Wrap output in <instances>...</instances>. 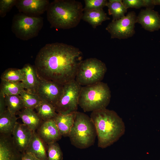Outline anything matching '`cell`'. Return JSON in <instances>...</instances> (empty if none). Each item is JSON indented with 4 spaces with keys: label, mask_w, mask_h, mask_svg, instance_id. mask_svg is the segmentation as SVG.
I'll list each match as a JSON object with an SVG mask.
<instances>
[{
    "label": "cell",
    "mask_w": 160,
    "mask_h": 160,
    "mask_svg": "<svg viewBox=\"0 0 160 160\" xmlns=\"http://www.w3.org/2000/svg\"><path fill=\"white\" fill-rule=\"evenodd\" d=\"M50 3L48 0H17L15 6L19 12L38 16L47 11Z\"/></svg>",
    "instance_id": "obj_11"
},
{
    "label": "cell",
    "mask_w": 160,
    "mask_h": 160,
    "mask_svg": "<svg viewBox=\"0 0 160 160\" xmlns=\"http://www.w3.org/2000/svg\"><path fill=\"white\" fill-rule=\"evenodd\" d=\"M48 144L34 132L25 152L30 153L40 160H47Z\"/></svg>",
    "instance_id": "obj_17"
},
{
    "label": "cell",
    "mask_w": 160,
    "mask_h": 160,
    "mask_svg": "<svg viewBox=\"0 0 160 160\" xmlns=\"http://www.w3.org/2000/svg\"><path fill=\"white\" fill-rule=\"evenodd\" d=\"M85 6L84 11L103 9L106 6L108 2L106 0H85Z\"/></svg>",
    "instance_id": "obj_29"
},
{
    "label": "cell",
    "mask_w": 160,
    "mask_h": 160,
    "mask_svg": "<svg viewBox=\"0 0 160 160\" xmlns=\"http://www.w3.org/2000/svg\"><path fill=\"white\" fill-rule=\"evenodd\" d=\"M105 64L95 58L82 60L78 67L75 80L81 86L101 81L107 71Z\"/></svg>",
    "instance_id": "obj_7"
},
{
    "label": "cell",
    "mask_w": 160,
    "mask_h": 160,
    "mask_svg": "<svg viewBox=\"0 0 160 160\" xmlns=\"http://www.w3.org/2000/svg\"><path fill=\"white\" fill-rule=\"evenodd\" d=\"M16 115L11 113L7 109L0 113V134L12 135L17 122Z\"/></svg>",
    "instance_id": "obj_20"
},
{
    "label": "cell",
    "mask_w": 160,
    "mask_h": 160,
    "mask_svg": "<svg viewBox=\"0 0 160 160\" xmlns=\"http://www.w3.org/2000/svg\"><path fill=\"white\" fill-rule=\"evenodd\" d=\"M82 59L79 48L56 42L47 44L40 50L34 66L39 78L64 85L75 79Z\"/></svg>",
    "instance_id": "obj_1"
},
{
    "label": "cell",
    "mask_w": 160,
    "mask_h": 160,
    "mask_svg": "<svg viewBox=\"0 0 160 160\" xmlns=\"http://www.w3.org/2000/svg\"><path fill=\"white\" fill-rule=\"evenodd\" d=\"M5 99L7 109L13 114L16 115L19 111L24 108L20 95H5Z\"/></svg>",
    "instance_id": "obj_25"
},
{
    "label": "cell",
    "mask_w": 160,
    "mask_h": 160,
    "mask_svg": "<svg viewBox=\"0 0 160 160\" xmlns=\"http://www.w3.org/2000/svg\"><path fill=\"white\" fill-rule=\"evenodd\" d=\"M108 7V13L111 15L114 21L121 19L125 16L127 9L125 7L121 0H109L106 6Z\"/></svg>",
    "instance_id": "obj_22"
},
{
    "label": "cell",
    "mask_w": 160,
    "mask_h": 160,
    "mask_svg": "<svg viewBox=\"0 0 160 160\" xmlns=\"http://www.w3.org/2000/svg\"><path fill=\"white\" fill-rule=\"evenodd\" d=\"M20 95L25 108L34 110L42 100L37 95L31 93L25 89Z\"/></svg>",
    "instance_id": "obj_27"
},
{
    "label": "cell",
    "mask_w": 160,
    "mask_h": 160,
    "mask_svg": "<svg viewBox=\"0 0 160 160\" xmlns=\"http://www.w3.org/2000/svg\"><path fill=\"white\" fill-rule=\"evenodd\" d=\"M43 18L19 12L13 18L11 30L18 38L27 41L37 36L43 25Z\"/></svg>",
    "instance_id": "obj_6"
},
{
    "label": "cell",
    "mask_w": 160,
    "mask_h": 160,
    "mask_svg": "<svg viewBox=\"0 0 160 160\" xmlns=\"http://www.w3.org/2000/svg\"><path fill=\"white\" fill-rule=\"evenodd\" d=\"M22 154L15 145L12 135L0 134V160H22Z\"/></svg>",
    "instance_id": "obj_13"
},
{
    "label": "cell",
    "mask_w": 160,
    "mask_h": 160,
    "mask_svg": "<svg viewBox=\"0 0 160 160\" xmlns=\"http://www.w3.org/2000/svg\"><path fill=\"white\" fill-rule=\"evenodd\" d=\"M144 3V7L147 9H153L155 6L153 2V0H143Z\"/></svg>",
    "instance_id": "obj_34"
},
{
    "label": "cell",
    "mask_w": 160,
    "mask_h": 160,
    "mask_svg": "<svg viewBox=\"0 0 160 160\" xmlns=\"http://www.w3.org/2000/svg\"><path fill=\"white\" fill-rule=\"evenodd\" d=\"M36 132L48 145L56 142L62 137L53 119L43 121Z\"/></svg>",
    "instance_id": "obj_14"
},
{
    "label": "cell",
    "mask_w": 160,
    "mask_h": 160,
    "mask_svg": "<svg viewBox=\"0 0 160 160\" xmlns=\"http://www.w3.org/2000/svg\"><path fill=\"white\" fill-rule=\"evenodd\" d=\"M137 23L147 31L150 32L158 31L160 29V15L153 9H143L137 16Z\"/></svg>",
    "instance_id": "obj_15"
},
{
    "label": "cell",
    "mask_w": 160,
    "mask_h": 160,
    "mask_svg": "<svg viewBox=\"0 0 160 160\" xmlns=\"http://www.w3.org/2000/svg\"><path fill=\"white\" fill-rule=\"evenodd\" d=\"M16 115L21 118L23 124L33 132L36 131L43 121L37 113L31 109L24 108Z\"/></svg>",
    "instance_id": "obj_18"
},
{
    "label": "cell",
    "mask_w": 160,
    "mask_h": 160,
    "mask_svg": "<svg viewBox=\"0 0 160 160\" xmlns=\"http://www.w3.org/2000/svg\"><path fill=\"white\" fill-rule=\"evenodd\" d=\"M90 117L95 127L99 148H104L111 145L125 133L124 123L114 111L106 108L94 111Z\"/></svg>",
    "instance_id": "obj_2"
},
{
    "label": "cell",
    "mask_w": 160,
    "mask_h": 160,
    "mask_svg": "<svg viewBox=\"0 0 160 160\" xmlns=\"http://www.w3.org/2000/svg\"><path fill=\"white\" fill-rule=\"evenodd\" d=\"M21 69L24 73V79L22 83L25 90L37 95L39 80L34 65L27 63Z\"/></svg>",
    "instance_id": "obj_16"
},
{
    "label": "cell",
    "mask_w": 160,
    "mask_h": 160,
    "mask_svg": "<svg viewBox=\"0 0 160 160\" xmlns=\"http://www.w3.org/2000/svg\"><path fill=\"white\" fill-rule=\"evenodd\" d=\"M33 132L24 124L17 123L12 137L15 145L22 153L25 152Z\"/></svg>",
    "instance_id": "obj_12"
},
{
    "label": "cell",
    "mask_w": 160,
    "mask_h": 160,
    "mask_svg": "<svg viewBox=\"0 0 160 160\" xmlns=\"http://www.w3.org/2000/svg\"><path fill=\"white\" fill-rule=\"evenodd\" d=\"M97 134L90 117L77 111L68 137L71 144L77 148L85 149L93 145Z\"/></svg>",
    "instance_id": "obj_5"
},
{
    "label": "cell",
    "mask_w": 160,
    "mask_h": 160,
    "mask_svg": "<svg viewBox=\"0 0 160 160\" xmlns=\"http://www.w3.org/2000/svg\"><path fill=\"white\" fill-rule=\"evenodd\" d=\"M154 5H160V0H153Z\"/></svg>",
    "instance_id": "obj_35"
},
{
    "label": "cell",
    "mask_w": 160,
    "mask_h": 160,
    "mask_svg": "<svg viewBox=\"0 0 160 160\" xmlns=\"http://www.w3.org/2000/svg\"><path fill=\"white\" fill-rule=\"evenodd\" d=\"M24 73L22 69L9 68L6 70L1 76V80L11 82H22Z\"/></svg>",
    "instance_id": "obj_26"
},
{
    "label": "cell",
    "mask_w": 160,
    "mask_h": 160,
    "mask_svg": "<svg viewBox=\"0 0 160 160\" xmlns=\"http://www.w3.org/2000/svg\"><path fill=\"white\" fill-rule=\"evenodd\" d=\"M17 0H0V16L5 17L7 14L15 6Z\"/></svg>",
    "instance_id": "obj_30"
},
{
    "label": "cell",
    "mask_w": 160,
    "mask_h": 160,
    "mask_svg": "<svg viewBox=\"0 0 160 160\" xmlns=\"http://www.w3.org/2000/svg\"><path fill=\"white\" fill-rule=\"evenodd\" d=\"M82 19L89 24L93 28H95L110 18L102 9L84 11Z\"/></svg>",
    "instance_id": "obj_21"
},
{
    "label": "cell",
    "mask_w": 160,
    "mask_h": 160,
    "mask_svg": "<svg viewBox=\"0 0 160 160\" xmlns=\"http://www.w3.org/2000/svg\"><path fill=\"white\" fill-rule=\"evenodd\" d=\"M47 160H63V153L59 144L57 142L48 145Z\"/></svg>",
    "instance_id": "obj_28"
},
{
    "label": "cell",
    "mask_w": 160,
    "mask_h": 160,
    "mask_svg": "<svg viewBox=\"0 0 160 160\" xmlns=\"http://www.w3.org/2000/svg\"><path fill=\"white\" fill-rule=\"evenodd\" d=\"M84 8L75 0H55L49 4L47 18L51 27L68 29L76 27L82 19Z\"/></svg>",
    "instance_id": "obj_3"
},
{
    "label": "cell",
    "mask_w": 160,
    "mask_h": 160,
    "mask_svg": "<svg viewBox=\"0 0 160 160\" xmlns=\"http://www.w3.org/2000/svg\"><path fill=\"white\" fill-rule=\"evenodd\" d=\"M25 89L22 82H11L1 80L0 92L5 95H20Z\"/></svg>",
    "instance_id": "obj_24"
},
{
    "label": "cell",
    "mask_w": 160,
    "mask_h": 160,
    "mask_svg": "<svg viewBox=\"0 0 160 160\" xmlns=\"http://www.w3.org/2000/svg\"><path fill=\"white\" fill-rule=\"evenodd\" d=\"M76 112L57 113L53 118L62 136H68L74 123Z\"/></svg>",
    "instance_id": "obj_19"
},
{
    "label": "cell",
    "mask_w": 160,
    "mask_h": 160,
    "mask_svg": "<svg viewBox=\"0 0 160 160\" xmlns=\"http://www.w3.org/2000/svg\"><path fill=\"white\" fill-rule=\"evenodd\" d=\"M122 2L127 9L129 8L139 9L144 7L143 0H123Z\"/></svg>",
    "instance_id": "obj_31"
},
{
    "label": "cell",
    "mask_w": 160,
    "mask_h": 160,
    "mask_svg": "<svg viewBox=\"0 0 160 160\" xmlns=\"http://www.w3.org/2000/svg\"><path fill=\"white\" fill-rule=\"evenodd\" d=\"M81 87L75 79L63 86L61 94L55 106L57 113H70L77 111Z\"/></svg>",
    "instance_id": "obj_8"
},
{
    "label": "cell",
    "mask_w": 160,
    "mask_h": 160,
    "mask_svg": "<svg viewBox=\"0 0 160 160\" xmlns=\"http://www.w3.org/2000/svg\"><path fill=\"white\" fill-rule=\"evenodd\" d=\"M137 17L134 11L129 12L124 17L110 22L106 30L110 33L112 39H121L132 37L135 33Z\"/></svg>",
    "instance_id": "obj_9"
},
{
    "label": "cell",
    "mask_w": 160,
    "mask_h": 160,
    "mask_svg": "<svg viewBox=\"0 0 160 160\" xmlns=\"http://www.w3.org/2000/svg\"><path fill=\"white\" fill-rule=\"evenodd\" d=\"M22 160H40L31 153L25 152L22 154Z\"/></svg>",
    "instance_id": "obj_33"
},
{
    "label": "cell",
    "mask_w": 160,
    "mask_h": 160,
    "mask_svg": "<svg viewBox=\"0 0 160 160\" xmlns=\"http://www.w3.org/2000/svg\"><path fill=\"white\" fill-rule=\"evenodd\" d=\"M111 97L109 87L103 82L82 86L79 105L85 112L106 108L110 102Z\"/></svg>",
    "instance_id": "obj_4"
},
{
    "label": "cell",
    "mask_w": 160,
    "mask_h": 160,
    "mask_svg": "<svg viewBox=\"0 0 160 160\" xmlns=\"http://www.w3.org/2000/svg\"><path fill=\"white\" fill-rule=\"evenodd\" d=\"M7 109L5 95L0 92V113L3 112Z\"/></svg>",
    "instance_id": "obj_32"
},
{
    "label": "cell",
    "mask_w": 160,
    "mask_h": 160,
    "mask_svg": "<svg viewBox=\"0 0 160 160\" xmlns=\"http://www.w3.org/2000/svg\"><path fill=\"white\" fill-rule=\"evenodd\" d=\"M39 80L37 95L42 100L55 107L61 94L63 85L39 78Z\"/></svg>",
    "instance_id": "obj_10"
},
{
    "label": "cell",
    "mask_w": 160,
    "mask_h": 160,
    "mask_svg": "<svg viewBox=\"0 0 160 160\" xmlns=\"http://www.w3.org/2000/svg\"><path fill=\"white\" fill-rule=\"evenodd\" d=\"M35 109L38 114L43 121L53 119L57 113L54 106L42 100Z\"/></svg>",
    "instance_id": "obj_23"
}]
</instances>
